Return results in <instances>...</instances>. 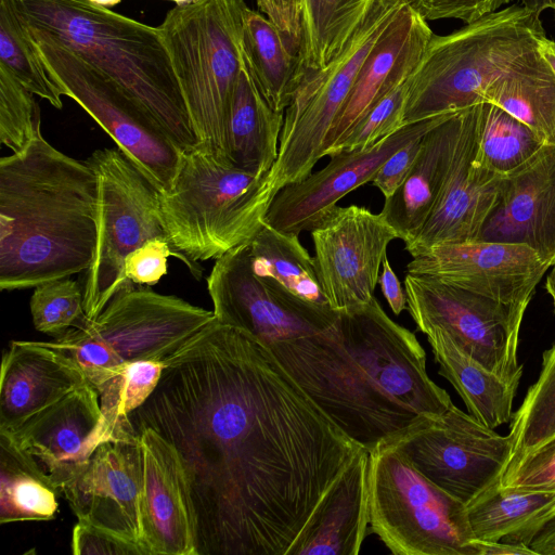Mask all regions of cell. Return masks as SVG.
Wrapping results in <instances>:
<instances>
[{"instance_id":"cell-1","label":"cell","mask_w":555,"mask_h":555,"mask_svg":"<svg viewBox=\"0 0 555 555\" xmlns=\"http://www.w3.org/2000/svg\"><path fill=\"white\" fill-rule=\"evenodd\" d=\"M163 362L129 421L176 450L197 555H289L363 447L266 344L216 318Z\"/></svg>"},{"instance_id":"cell-2","label":"cell","mask_w":555,"mask_h":555,"mask_svg":"<svg viewBox=\"0 0 555 555\" xmlns=\"http://www.w3.org/2000/svg\"><path fill=\"white\" fill-rule=\"evenodd\" d=\"M98 178L39 132L0 159V288L86 271L96 242Z\"/></svg>"},{"instance_id":"cell-3","label":"cell","mask_w":555,"mask_h":555,"mask_svg":"<svg viewBox=\"0 0 555 555\" xmlns=\"http://www.w3.org/2000/svg\"><path fill=\"white\" fill-rule=\"evenodd\" d=\"M24 22L114 80L180 151L201 144L157 27L89 0H14Z\"/></svg>"},{"instance_id":"cell-4","label":"cell","mask_w":555,"mask_h":555,"mask_svg":"<svg viewBox=\"0 0 555 555\" xmlns=\"http://www.w3.org/2000/svg\"><path fill=\"white\" fill-rule=\"evenodd\" d=\"M268 176L242 170L202 144L181 152L171 188L159 193V210L184 263L218 259L253 240L275 196Z\"/></svg>"},{"instance_id":"cell-5","label":"cell","mask_w":555,"mask_h":555,"mask_svg":"<svg viewBox=\"0 0 555 555\" xmlns=\"http://www.w3.org/2000/svg\"><path fill=\"white\" fill-rule=\"evenodd\" d=\"M540 16L512 4L433 35L408 82L403 125L483 103L490 86L537 49Z\"/></svg>"},{"instance_id":"cell-6","label":"cell","mask_w":555,"mask_h":555,"mask_svg":"<svg viewBox=\"0 0 555 555\" xmlns=\"http://www.w3.org/2000/svg\"><path fill=\"white\" fill-rule=\"evenodd\" d=\"M244 0L176 5L157 27L202 146L231 163L227 129L244 65Z\"/></svg>"},{"instance_id":"cell-7","label":"cell","mask_w":555,"mask_h":555,"mask_svg":"<svg viewBox=\"0 0 555 555\" xmlns=\"http://www.w3.org/2000/svg\"><path fill=\"white\" fill-rule=\"evenodd\" d=\"M214 320V311L132 284L95 319L53 343L79 364L94 387L122 364L165 361Z\"/></svg>"},{"instance_id":"cell-8","label":"cell","mask_w":555,"mask_h":555,"mask_svg":"<svg viewBox=\"0 0 555 555\" xmlns=\"http://www.w3.org/2000/svg\"><path fill=\"white\" fill-rule=\"evenodd\" d=\"M370 528L395 555H476L465 504L385 442L370 451Z\"/></svg>"},{"instance_id":"cell-9","label":"cell","mask_w":555,"mask_h":555,"mask_svg":"<svg viewBox=\"0 0 555 555\" xmlns=\"http://www.w3.org/2000/svg\"><path fill=\"white\" fill-rule=\"evenodd\" d=\"M409 0H371L343 50L323 68L308 72L284 113L279 156L268 182L276 193L311 173L324 140L365 59Z\"/></svg>"},{"instance_id":"cell-10","label":"cell","mask_w":555,"mask_h":555,"mask_svg":"<svg viewBox=\"0 0 555 555\" xmlns=\"http://www.w3.org/2000/svg\"><path fill=\"white\" fill-rule=\"evenodd\" d=\"M86 162L98 178L96 242L82 288L87 320H93L133 284L125 274L126 257L147 240L167 235L159 192L118 149L96 150Z\"/></svg>"},{"instance_id":"cell-11","label":"cell","mask_w":555,"mask_h":555,"mask_svg":"<svg viewBox=\"0 0 555 555\" xmlns=\"http://www.w3.org/2000/svg\"><path fill=\"white\" fill-rule=\"evenodd\" d=\"M26 26L61 93L74 100L100 125L159 193L168 191L178 171L181 152L147 113L114 80L73 50Z\"/></svg>"},{"instance_id":"cell-12","label":"cell","mask_w":555,"mask_h":555,"mask_svg":"<svg viewBox=\"0 0 555 555\" xmlns=\"http://www.w3.org/2000/svg\"><path fill=\"white\" fill-rule=\"evenodd\" d=\"M382 442L465 505L501 481L513 450L509 435H499L454 404L440 414L418 416Z\"/></svg>"},{"instance_id":"cell-13","label":"cell","mask_w":555,"mask_h":555,"mask_svg":"<svg viewBox=\"0 0 555 555\" xmlns=\"http://www.w3.org/2000/svg\"><path fill=\"white\" fill-rule=\"evenodd\" d=\"M404 288L406 309L418 331L439 327L487 370L507 382H520L517 348L527 308L424 275L406 273Z\"/></svg>"},{"instance_id":"cell-14","label":"cell","mask_w":555,"mask_h":555,"mask_svg":"<svg viewBox=\"0 0 555 555\" xmlns=\"http://www.w3.org/2000/svg\"><path fill=\"white\" fill-rule=\"evenodd\" d=\"M214 314L220 323L238 327L267 346L333 327L338 311L306 300L276 280L257 275L249 242L216 259L207 278Z\"/></svg>"},{"instance_id":"cell-15","label":"cell","mask_w":555,"mask_h":555,"mask_svg":"<svg viewBox=\"0 0 555 555\" xmlns=\"http://www.w3.org/2000/svg\"><path fill=\"white\" fill-rule=\"evenodd\" d=\"M310 232L319 282L330 307L343 311L370 302L388 245L398 238L383 215L358 205H336Z\"/></svg>"},{"instance_id":"cell-16","label":"cell","mask_w":555,"mask_h":555,"mask_svg":"<svg viewBox=\"0 0 555 555\" xmlns=\"http://www.w3.org/2000/svg\"><path fill=\"white\" fill-rule=\"evenodd\" d=\"M547 269L525 244L486 240L435 244L412 256L406 266L410 274L525 308Z\"/></svg>"},{"instance_id":"cell-17","label":"cell","mask_w":555,"mask_h":555,"mask_svg":"<svg viewBox=\"0 0 555 555\" xmlns=\"http://www.w3.org/2000/svg\"><path fill=\"white\" fill-rule=\"evenodd\" d=\"M451 114L406 124L369 147L331 155L324 168L285 185L276 193L264 222L284 233L299 235L311 231L339 199L372 181L380 166L395 152L425 134Z\"/></svg>"},{"instance_id":"cell-18","label":"cell","mask_w":555,"mask_h":555,"mask_svg":"<svg viewBox=\"0 0 555 555\" xmlns=\"http://www.w3.org/2000/svg\"><path fill=\"white\" fill-rule=\"evenodd\" d=\"M481 111L482 103L461 113L444 189L418 236L404 247L411 256L439 243L479 240L499 202L506 176L487 167L478 156Z\"/></svg>"},{"instance_id":"cell-19","label":"cell","mask_w":555,"mask_h":555,"mask_svg":"<svg viewBox=\"0 0 555 555\" xmlns=\"http://www.w3.org/2000/svg\"><path fill=\"white\" fill-rule=\"evenodd\" d=\"M78 521L141 545L142 461L139 437L98 446L86 468L62 490Z\"/></svg>"},{"instance_id":"cell-20","label":"cell","mask_w":555,"mask_h":555,"mask_svg":"<svg viewBox=\"0 0 555 555\" xmlns=\"http://www.w3.org/2000/svg\"><path fill=\"white\" fill-rule=\"evenodd\" d=\"M8 433L60 494L107 441L99 393L89 382Z\"/></svg>"},{"instance_id":"cell-21","label":"cell","mask_w":555,"mask_h":555,"mask_svg":"<svg viewBox=\"0 0 555 555\" xmlns=\"http://www.w3.org/2000/svg\"><path fill=\"white\" fill-rule=\"evenodd\" d=\"M142 461V532L150 555H197L195 518L179 456L152 428L135 431Z\"/></svg>"},{"instance_id":"cell-22","label":"cell","mask_w":555,"mask_h":555,"mask_svg":"<svg viewBox=\"0 0 555 555\" xmlns=\"http://www.w3.org/2000/svg\"><path fill=\"white\" fill-rule=\"evenodd\" d=\"M434 33L408 1L374 46L322 149V157L385 96L406 81L418 66Z\"/></svg>"},{"instance_id":"cell-23","label":"cell","mask_w":555,"mask_h":555,"mask_svg":"<svg viewBox=\"0 0 555 555\" xmlns=\"http://www.w3.org/2000/svg\"><path fill=\"white\" fill-rule=\"evenodd\" d=\"M479 240L525 244L550 267L555 260V143L505 177Z\"/></svg>"},{"instance_id":"cell-24","label":"cell","mask_w":555,"mask_h":555,"mask_svg":"<svg viewBox=\"0 0 555 555\" xmlns=\"http://www.w3.org/2000/svg\"><path fill=\"white\" fill-rule=\"evenodd\" d=\"M87 382L79 364L53 341H11L1 362L0 430L14 431Z\"/></svg>"},{"instance_id":"cell-25","label":"cell","mask_w":555,"mask_h":555,"mask_svg":"<svg viewBox=\"0 0 555 555\" xmlns=\"http://www.w3.org/2000/svg\"><path fill=\"white\" fill-rule=\"evenodd\" d=\"M370 525V451L362 448L324 496L289 555H358Z\"/></svg>"},{"instance_id":"cell-26","label":"cell","mask_w":555,"mask_h":555,"mask_svg":"<svg viewBox=\"0 0 555 555\" xmlns=\"http://www.w3.org/2000/svg\"><path fill=\"white\" fill-rule=\"evenodd\" d=\"M462 111L424 134L411 172L384 202L380 214L405 246L418 236L438 205L453 162Z\"/></svg>"},{"instance_id":"cell-27","label":"cell","mask_w":555,"mask_h":555,"mask_svg":"<svg viewBox=\"0 0 555 555\" xmlns=\"http://www.w3.org/2000/svg\"><path fill=\"white\" fill-rule=\"evenodd\" d=\"M423 334L439 374L452 384L475 418L492 429L512 420L519 382H507L487 370L439 327H428Z\"/></svg>"},{"instance_id":"cell-28","label":"cell","mask_w":555,"mask_h":555,"mask_svg":"<svg viewBox=\"0 0 555 555\" xmlns=\"http://www.w3.org/2000/svg\"><path fill=\"white\" fill-rule=\"evenodd\" d=\"M283 124L284 113L268 104L244 63L227 129L231 164L253 173L270 172L279 156Z\"/></svg>"},{"instance_id":"cell-29","label":"cell","mask_w":555,"mask_h":555,"mask_svg":"<svg viewBox=\"0 0 555 555\" xmlns=\"http://www.w3.org/2000/svg\"><path fill=\"white\" fill-rule=\"evenodd\" d=\"M465 506L475 539L529 546L555 517V492L522 491L498 482Z\"/></svg>"},{"instance_id":"cell-30","label":"cell","mask_w":555,"mask_h":555,"mask_svg":"<svg viewBox=\"0 0 555 555\" xmlns=\"http://www.w3.org/2000/svg\"><path fill=\"white\" fill-rule=\"evenodd\" d=\"M243 57L257 88L276 112L285 113L307 74L300 55L276 26L260 13L246 9Z\"/></svg>"},{"instance_id":"cell-31","label":"cell","mask_w":555,"mask_h":555,"mask_svg":"<svg viewBox=\"0 0 555 555\" xmlns=\"http://www.w3.org/2000/svg\"><path fill=\"white\" fill-rule=\"evenodd\" d=\"M483 101L525 124L543 144L555 143V74L538 49L496 79Z\"/></svg>"},{"instance_id":"cell-32","label":"cell","mask_w":555,"mask_h":555,"mask_svg":"<svg viewBox=\"0 0 555 555\" xmlns=\"http://www.w3.org/2000/svg\"><path fill=\"white\" fill-rule=\"evenodd\" d=\"M0 524L55 517L59 490L4 430H0Z\"/></svg>"},{"instance_id":"cell-33","label":"cell","mask_w":555,"mask_h":555,"mask_svg":"<svg viewBox=\"0 0 555 555\" xmlns=\"http://www.w3.org/2000/svg\"><path fill=\"white\" fill-rule=\"evenodd\" d=\"M251 268L259 276L276 280L293 294L330 306L322 292L313 257L299 235L280 232L267 223L249 242Z\"/></svg>"},{"instance_id":"cell-34","label":"cell","mask_w":555,"mask_h":555,"mask_svg":"<svg viewBox=\"0 0 555 555\" xmlns=\"http://www.w3.org/2000/svg\"><path fill=\"white\" fill-rule=\"evenodd\" d=\"M371 0H304L300 50L308 72L328 64L345 47Z\"/></svg>"},{"instance_id":"cell-35","label":"cell","mask_w":555,"mask_h":555,"mask_svg":"<svg viewBox=\"0 0 555 555\" xmlns=\"http://www.w3.org/2000/svg\"><path fill=\"white\" fill-rule=\"evenodd\" d=\"M164 370L160 361L122 364L94 388L99 393L107 441L132 440L137 434L129 414L141 406L156 388Z\"/></svg>"},{"instance_id":"cell-36","label":"cell","mask_w":555,"mask_h":555,"mask_svg":"<svg viewBox=\"0 0 555 555\" xmlns=\"http://www.w3.org/2000/svg\"><path fill=\"white\" fill-rule=\"evenodd\" d=\"M0 65L27 90L63 107L62 93L48 74L14 0H0Z\"/></svg>"},{"instance_id":"cell-37","label":"cell","mask_w":555,"mask_h":555,"mask_svg":"<svg viewBox=\"0 0 555 555\" xmlns=\"http://www.w3.org/2000/svg\"><path fill=\"white\" fill-rule=\"evenodd\" d=\"M542 146V141L525 124L496 105L482 103L478 156L487 167L508 176Z\"/></svg>"},{"instance_id":"cell-38","label":"cell","mask_w":555,"mask_h":555,"mask_svg":"<svg viewBox=\"0 0 555 555\" xmlns=\"http://www.w3.org/2000/svg\"><path fill=\"white\" fill-rule=\"evenodd\" d=\"M508 435L509 463L555 436V344L543 353L540 376L513 415Z\"/></svg>"},{"instance_id":"cell-39","label":"cell","mask_w":555,"mask_h":555,"mask_svg":"<svg viewBox=\"0 0 555 555\" xmlns=\"http://www.w3.org/2000/svg\"><path fill=\"white\" fill-rule=\"evenodd\" d=\"M30 312L35 328L57 339L86 323L83 289L69 278L42 283L31 295Z\"/></svg>"},{"instance_id":"cell-40","label":"cell","mask_w":555,"mask_h":555,"mask_svg":"<svg viewBox=\"0 0 555 555\" xmlns=\"http://www.w3.org/2000/svg\"><path fill=\"white\" fill-rule=\"evenodd\" d=\"M34 95L0 65V141L13 153L23 151L41 132L40 107Z\"/></svg>"},{"instance_id":"cell-41","label":"cell","mask_w":555,"mask_h":555,"mask_svg":"<svg viewBox=\"0 0 555 555\" xmlns=\"http://www.w3.org/2000/svg\"><path fill=\"white\" fill-rule=\"evenodd\" d=\"M408 82L409 79L378 102L327 156L369 147L403 127Z\"/></svg>"},{"instance_id":"cell-42","label":"cell","mask_w":555,"mask_h":555,"mask_svg":"<svg viewBox=\"0 0 555 555\" xmlns=\"http://www.w3.org/2000/svg\"><path fill=\"white\" fill-rule=\"evenodd\" d=\"M500 483L522 491L555 492V436L511 462Z\"/></svg>"},{"instance_id":"cell-43","label":"cell","mask_w":555,"mask_h":555,"mask_svg":"<svg viewBox=\"0 0 555 555\" xmlns=\"http://www.w3.org/2000/svg\"><path fill=\"white\" fill-rule=\"evenodd\" d=\"M172 255L182 260L167 236L152 237L126 257L125 274L135 285H154L167 273V260Z\"/></svg>"},{"instance_id":"cell-44","label":"cell","mask_w":555,"mask_h":555,"mask_svg":"<svg viewBox=\"0 0 555 555\" xmlns=\"http://www.w3.org/2000/svg\"><path fill=\"white\" fill-rule=\"evenodd\" d=\"M70 545L75 555H147L141 545L83 521L74 527Z\"/></svg>"},{"instance_id":"cell-45","label":"cell","mask_w":555,"mask_h":555,"mask_svg":"<svg viewBox=\"0 0 555 555\" xmlns=\"http://www.w3.org/2000/svg\"><path fill=\"white\" fill-rule=\"evenodd\" d=\"M512 0H409L426 21L453 18L464 24L498 11Z\"/></svg>"},{"instance_id":"cell-46","label":"cell","mask_w":555,"mask_h":555,"mask_svg":"<svg viewBox=\"0 0 555 555\" xmlns=\"http://www.w3.org/2000/svg\"><path fill=\"white\" fill-rule=\"evenodd\" d=\"M255 2L281 31L291 48L300 55L304 38V0H255Z\"/></svg>"},{"instance_id":"cell-47","label":"cell","mask_w":555,"mask_h":555,"mask_svg":"<svg viewBox=\"0 0 555 555\" xmlns=\"http://www.w3.org/2000/svg\"><path fill=\"white\" fill-rule=\"evenodd\" d=\"M423 135H420L395 152L375 173L372 182L385 199L389 198L404 182L420 154Z\"/></svg>"},{"instance_id":"cell-48","label":"cell","mask_w":555,"mask_h":555,"mask_svg":"<svg viewBox=\"0 0 555 555\" xmlns=\"http://www.w3.org/2000/svg\"><path fill=\"white\" fill-rule=\"evenodd\" d=\"M382 267L383 270L378 279V284L391 311L396 315H399L406 309V296L387 257L384 258Z\"/></svg>"},{"instance_id":"cell-49","label":"cell","mask_w":555,"mask_h":555,"mask_svg":"<svg viewBox=\"0 0 555 555\" xmlns=\"http://www.w3.org/2000/svg\"><path fill=\"white\" fill-rule=\"evenodd\" d=\"M476 555H535L527 545L511 544L502 541L473 540Z\"/></svg>"},{"instance_id":"cell-50","label":"cell","mask_w":555,"mask_h":555,"mask_svg":"<svg viewBox=\"0 0 555 555\" xmlns=\"http://www.w3.org/2000/svg\"><path fill=\"white\" fill-rule=\"evenodd\" d=\"M529 547L535 555H555V517L540 530Z\"/></svg>"},{"instance_id":"cell-51","label":"cell","mask_w":555,"mask_h":555,"mask_svg":"<svg viewBox=\"0 0 555 555\" xmlns=\"http://www.w3.org/2000/svg\"><path fill=\"white\" fill-rule=\"evenodd\" d=\"M537 49L555 74V41L544 33L538 37Z\"/></svg>"},{"instance_id":"cell-52","label":"cell","mask_w":555,"mask_h":555,"mask_svg":"<svg viewBox=\"0 0 555 555\" xmlns=\"http://www.w3.org/2000/svg\"><path fill=\"white\" fill-rule=\"evenodd\" d=\"M520 4L538 16L546 9L555 11V0H520Z\"/></svg>"},{"instance_id":"cell-53","label":"cell","mask_w":555,"mask_h":555,"mask_svg":"<svg viewBox=\"0 0 555 555\" xmlns=\"http://www.w3.org/2000/svg\"><path fill=\"white\" fill-rule=\"evenodd\" d=\"M550 268H551V271L546 278L545 288H546L547 293L550 294V296L552 297L553 304L555 306V260Z\"/></svg>"},{"instance_id":"cell-54","label":"cell","mask_w":555,"mask_h":555,"mask_svg":"<svg viewBox=\"0 0 555 555\" xmlns=\"http://www.w3.org/2000/svg\"><path fill=\"white\" fill-rule=\"evenodd\" d=\"M90 2L94 4H99L102 7H111L119 3L121 0H89Z\"/></svg>"},{"instance_id":"cell-55","label":"cell","mask_w":555,"mask_h":555,"mask_svg":"<svg viewBox=\"0 0 555 555\" xmlns=\"http://www.w3.org/2000/svg\"><path fill=\"white\" fill-rule=\"evenodd\" d=\"M169 1H173L177 5H183V4L193 3L197 0H169Z\"/></svg>"}]
</instances>
